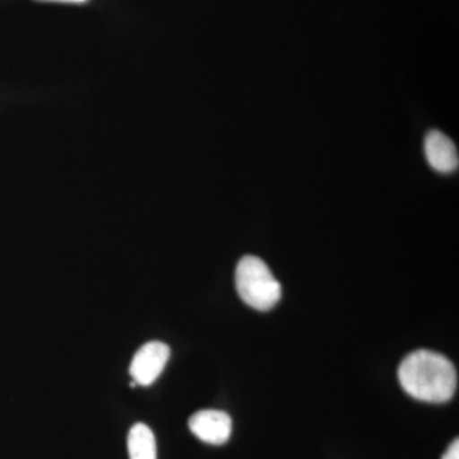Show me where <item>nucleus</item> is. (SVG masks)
Segmentation results:
<instances>
[{
  "mask_svg": "<svg viewBox=\"0 0 459 459\" xmlns=\"http://www.w3.org/2000/svg\"><path fill=\"white\" fill-rule=\"evenodd\" d=\"M170 359V347L168 344L153 341L143 344L133 358L129 373L135 385L148 386L155 383L161 376Z\"/></svg>",
  "mask_w": 459,
  "mask_h": 459,
  "instance_id": "nucleus-3",
  "label": "nucleus"
},
{
  "mask_svg": "<svg viewBox=\"0 0 459 459\" xmlns=\"http://www.w3.org/2000/svg\"><path fill=\"white\" fill-rule=\"evenodd\" d=\"M188 425L199 440L211 446H222L231 437L232 420L223 411H198L189 419Z\"/></svg>",
  "mask_w": 459,
  "mask_h": 459,
  "instance_id": "nucleus-4",
  "label": "nucleus"
},
{
  "mask_svg": "<svg viewBox=\"0 0 459 459\" xmlns=\"http://www.w3.org/2000/svg\"><path fill=\"white\" fill-rule=\"evenodd\" d=\"M128 452L131 459H157L155 435L144 424H135L128 435Z\"/></svg>",
  "mask_w": 459,
  "mask_h": 459,
  "instance_id": "nucleus-6",
  "label": "nucleus"
},
{
  "mask_svg": "<svg viewBox=\"0 0 459 459\" xmlns=\"http://www.w3.org/2000/svg\"><path fill=\"white\" fill-rule=\"evenodd\" d=\"M50 2L83 3L86 0H50Z\"/></svg>",
  "mask_w": 459,
  "mask_h": 459,
  "instance_id": "nucleus-8",
  "label": "nucleus"
},
{
  "mask_svg": "<svg viewBox=\"0 0 459 459\" xmlns=\"http://www.w3.org/2000/svg\"><path fill=\"white\" fill-rule=\"evenodd\" d=\"M442 459H459V442L455 439L444 453Z\"/></svg>",
  "mask_w": 459,
  "mask_h": 459,
  "instance_id": "nucleus-7",
  "label": "nucleus"
},
{
  "mask_svg": "<svg viewBox=\"0 0 459 459\" xmlns=\"http://www.w3.org/2000/svg\"><path fill=\"white\" fill-rule=\"evenodd\" d=\"M402 389L415 400L444 403L457 389V370L451 360L430 350H418L403 359L398 368Z\"/></svg>",
  "mask_w": 459,
  "mask_h": 459,
  "instance_id": "nucleus-1",
  "label": "nucleus"
},
{
  "mask_svg": "<svg viewBox=\"0 0 459 459\" xmlns=\"http://www.w3.org/2000/svg\"><path fill=\"white\" fill-rule=\"evenodd\" d=\"M235 282L241 300L259 312H267L279 303L282 289L268 265L255 255L238 262Z\"/></svg>",
  "mask_w": 459,
  "mask_h": 459,
  "instance_id": "nucleus-2",
  "label": "nucleus"
},
{
  "mask_svg": "<svg viewBox=\"0 0 459 459\" xmlns=\"http://www.w3.org/2000/svg\"><path fill=\"white\" fill-rule=\"evenodd\" d=\"M425 155L434 170L448 174L458 169L457 147L442 132L429 133L425 138Z\"/></svg>",
  "mask_w": 459,
  "mask_h": 459,
  "instance_id": "nucleus-5",
  "label": "nucleus"
}]
</instances>
